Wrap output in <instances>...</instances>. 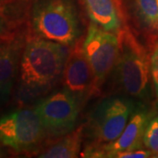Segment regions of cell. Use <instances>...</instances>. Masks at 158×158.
Masks as SVG:
<instances>
[{"label":"cell","instance_id":"6da1fadb","mask_svg":"<svg viewBox=\"0 0 158 158\" xmlns=\"http://www.w3.org/2000/svg\"><path fill=\"white\" fill-rule=\"evenodd\" d=\"M69 48L36 35L26 40L15 95L19 104L39 101L49 93L62 77Z\"/></svg>","mask_w":158,"mask_h":158},{"label":"cell","instance_id":"7a4b0ae2","mask_svg":"<svg viewBox=\"0 0 158 158\" xmlns=\"http://www.w3.org/2000/svg\"><path fill=\"white\" fill-rule=\"evenodd\" d=\"M118 36L119 51L113 69L115 84L130 98L148 101L153 87L148 49L127 27Z\"/></svg>","mask_w":158,"mask_h":158},{"label":"cell","instance_id":"3957f363","mask_svg":"<svg viewBox=\"0 0 158 158\" xmlns=\"http://www.w3.org/2000/svg\"><path fill=\"white\" fill-rule=\"evenodd\" d=\"M36 36L72 48L83 35L82 20L73 0H37L31 12Z\"/></svg>","mask_w":158,"mask_h":158},{"label":"cell","instance_id":"277c9868","mask_svg":"<svg viewBox=\"0 0 158 158\" xmlns=\"http://www.w3.org/2000/svg\"><path fill=\"white\" fill-rule=\"evenodd\" d=\"M82 103L73 92L63 87L43 97L34 109L39 115L46 133L53 137H59L73 131Z\"/></svg>","mask_w":158,"mask_h":158},{"label":"cell","instance_id":"5b68a950","mask_svg":"<svg viewBox=\"0 0 158 158\" xmlns=\"http://www.w3.org/2000/svg\"><path fill=\"white\" fill-rule=\"evenodd\" d=\"M46 134L34 109L20 108L0 118V143L16 152L34 150Z\"/></svg>","mask_w":158,"mask_h":158},{"label":"cell","instance_id":"8992f818","mask_svg":"<svg viewBox=\"0 0 158 158\" xmlns=\"http://www.w3.org/2000/svg\"><path fill=\"white\" fill-rule=\"evenodd\" d=\"M138 102L125 96H113L102 100L91 113L90 134L96 143L116 141L123 132Z\"/></svg>","mask_w":158,"mask_h":158},{"label":"cell","instance_id":"52a82bcc","mask_svg":"<svg viewBox=\"0 0 158 158\" xmlns=\"http://www.w3.org/2000/svg\"><path fill=\"white\" fill-rule=\"evenodd\" d=\"M83 50L92 69L98 93L117 62L119 51L118 36L90 22L83 39Z\"/></svg>","mask_w":158,"mask_h":158},{"label":"cell","instance_id":"ba28073f","mask_svg":"<svg viewBox=\"0 0 158 158\" xmlns=\"http://www.w3.org/2000/svg\"><path fill=\"white\" fill-rule=\"evenodd\" d=\"M62 79L63 87L73 92L82 102L98 94L94 74L83 50V38L69 50Z\"/></svg>","mask_w":158,"mask_h":158},{"label":"cell","instance_id":"9c48e42d","mask_svg":"<svg viewBox=\"0 0 158 158\" xmlns=\"http://www.w3.org/2000/svg\"><path fill=\"white\" fill-rule=\"evenodd\" d=\"M26 40L24 35H11L0 43V107L12 95Z\"/></svg>","mask_w":158,"mask_h":158},{"label":"cell","instance_id":"30bf717a","mask_svg":"<svg viewBox=\"0 0 158 158\" xmlns=\"http://www.w3.org/2000/svg\"><path fill=\"white\" fill-rule=\"evenodd\" d=\"M155 114L154 111L141 104V102H138L135 110L118 139L113 142L101 144L102 148L106 153V157L111 158L113 154L120 151L142 148L146 127Z\"/></svg>","mask_w":158,"mask_h":158},{"label":"cell","instance_id":"8fae6325","mask_svg":"<svg viewBox=\"0 0 158 158\" xmlns=\"http://www.w3.org/2000/svg\"><path fill=\"white\" fill-rule=\"evenodd\" d=\"M90 22L99 28L118 35L124 29V14L118 0H79Z\"/></svg>","mask_w":158,"mask_h":158},{"label":"cell","instance_id":"7c38bea8","mask_svg":"<svg viewBox=\"0 0 158 158\" xmlns=\"http://www.w3.org/2000/svg\"><path fill=\"white\" fill-rule=\"evenodd\" d=\"M84 127H77L51 145L44 151L40 153L38 157L41 158H75L80 155L83 141Z\"/></svg>","mask_w":158,"mask_h":158},{"label":"cell","instance_id":"4fadbf2b","mask_svg":"<svg viewBox=\"0 0 158 158\" xmlns=\"http://www.w3.org/2000/svg\"><path fill=\"white\" fill-rule=\"evenodd\" d=\"M135 15L141 28L158 33V0H135Z\"/></svg>","mask_w":158,"mask_h":158},{"label":"cell","instance_id":"5bb4252c","mask_svg":"<svg viewBox=\"0 0 158 158\" xmlns=\"http://www.w3.org/2000/svg\"><path fill=\"white\" fill-rule=\"evenodd\" d=\"M143 146L158 157V114L153 115L148 121L143 135Z\"/></svg>","mask_w":158,"mask_h":158},{"label":"cell","instance_id":"9a60e30c","mask_svg":"<svg viewBox=\"0 0 158 158\" xmlns=\"http://www.w3.org/2000/svg\"><path fill=\"white\" fill-rule=\"evenodd\" d=\"M149 53L150 72L152 78V85L156 98H158V36L151 40Z\"/></svg>","mask_w":158,"mask_h":158},{"label":"cell","instance_id":"2e32d148","mask_svg":"<svg viewBox=\"0 0 158 158\" xmlns=\"http://www.w3.org/2000/svg\"><path fill=\"white\" fill-rule=\"evenodd\" d=\"M147 158L153 157L152 153L148 149H143L138 148L135 150H129V151H120L113 154L112 158Z\"/></svg>","mask_w":158,"mask_h":158},{"label":"cell","instance_id":"e0dca14e","mask_svg":"<svg viewBox=\"0 0 158 158\" xmlns=\"http://www.w3.org/2000/svg\"><path fill=\"white\" fill-rule=\"evenodd\" d=\"M1 10V9H0ZM6 30V22L5 20V18L2 15L1 11H0V35L5 34Z\"/></svg>","mask_w":158,"mask_h":158},{"label":"cell","instance_id":"ac0fdd59","mask_svg":"<svg viewBox=\"0 0 158 158\" xmlns=\"http://www.w3.org/2000/svg\"><path fill=\"white\" fill-rule=\"evenodd\" d=\"M11 0H0V9L3 8V6H5L7 5L8 3H10Z\"/></svg>","mask_w":158,"mask_h":158},{"label":"cell","instance_id":"d6986e66","mask_svg":"<svg viewBox=\"0 0 158 158\" xmlns=\"http://www.w3.org/2000/svg\"><path fill=\"white\" fill-rule=\"evenodd\" d=\"M156 108H157V110H158V98H157V102H156Z\"/></svg>","mask_w":158,"mask_h":158},{"label":"cell","instance_id":"ffe728a7","mask_svg":"<svg viewBox=\"0 0 158 158\" xmlns=\"http://www.w3.org/2000/svg\"><path fill=\"white\" fill-rule=\"evenodd\" d=\"M0 156H2V152H1V149H0Z\"/></svg>","mask_w":158,"mask_h":158}]
</instances>
